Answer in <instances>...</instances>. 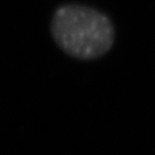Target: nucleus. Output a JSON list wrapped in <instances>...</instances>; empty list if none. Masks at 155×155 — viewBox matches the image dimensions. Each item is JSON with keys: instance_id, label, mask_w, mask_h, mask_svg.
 Listing matches in <instances>:
<instances>
[{"instance_id": "f257e3e1", "label": "nucleus", "mask_w": 155, "mask_h": 155, "mask_svg": "<svg viewBox=\"0 0 155 155\" xmlns=\"http://www.w3.org/2000/svg\"><path fill=\"white\" fill-rule=\"evenodd\" d=\"M51 32L63 52L82 60L102 56L115 39L110 20L99 11L82 5L58 8L52 18Z\"/></svg>"}]
</instances>
